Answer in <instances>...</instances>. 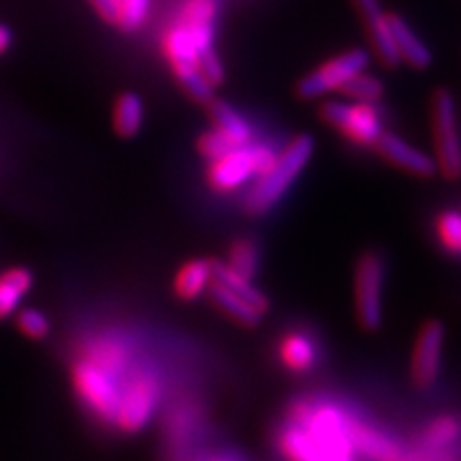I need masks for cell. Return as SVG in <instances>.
<instances>
[{"label": "cell", "mask_w": 461, "mask_h": 461, "mask_svg": "<svg viewBox=\"0 0 461 461\" xmlns=\"http://www.w3.org/2000/svg\"><path fill=\"white\" fill-rule=\"evenodd\" d=\"M447 330L440 321H428L420 327L412 350L411 376L417 389H429L440 374L442 346H445Z\"/></svg>", "instance_id": "9c48e42d"}, {"label": "cell", "mask_w": 461, "mask_h": 461, "mask_svg": "<svg viewBox=\"0 0 461 461\" xmlns=\"http://www.w3.org/2000/svg\"><path fill=\"white\" fill-rule=\"evenodd\" d=\"M350 440H353L355 451H359L363 457L372 461H395L402 455V448L393 440H389L376 429L363 428L359 423H355Z\"/></svg>", "instance_id": "d6986e66"}, {"label": "cell", "mask_w": 461, "mask_h": 461, "mask_svg": "<svg viewBox=\"0 0 461 461\" xmlns=\"http://www.w3.org/2000/svg\"><path fill=\"white\" fill-rule=\"evenodd\" d=\"M370 54L366 50H348L316 67L297 84V96L303 101H316L330 92H339L355 75L366 71Z\"/></svg>", "instance_id": "52a82bcc"}, {"label": "cell", "mask_w": 461, "mask_h": 461, "mask_svg": "<svg viewBox=\"0 0 461 461\" xmlns=\"http://www.w3.org/2000/svg\"><path fill=\"white\" fill-rule=\"evenodd\" d=\"M278 447L288 461H327L319 442L295 420L280 431Z\"/></svg>", "instance_id": "9a60e30c"}, {"label": "cell", "mask_w": 461, "mask_h": 461, "mask_svg": "<svg viewBox=\"0 0 461 461\" xmlns=\"http://www.w3.org/2000/svg\"><path fill=\"white\" fill-rule=\"evenodd\" d=\"M342 95L348 101H359V103H378L384 95V84L383 79L376 75H370L367 71H361L355 75L348 84L344 86Z\"/></svg>", "instance_id": "603a6c76"}, {"label": "cell", "mask_w": 461, "mask_h": 461, "mask_svg": "<svg viewBox=\"0 0 461 461\" xmlns=\"http://www.w3.org/2000/svg\"><path fill=\"white\" fill-rule=\"evenodd\" d=\"M278 152L267 143L250 141L248 146L235 148L214 160L207 167V184L216 193H233L250 180L252 176H263L274 165Z\"/></svg>", "instance_id": "3957f363"}, {"label": "cell", "mask_w": 461, "mask_h": 461, "mask_svg": "<svg viewBox=\"0 0 461 461\" xmlns=\"http://www.w3.org/2000/svg\"><path fill=\"white\" fill-rule=\"evenodd\" d=\"M212 461H224V459H212Z\"/></svg>", "instance_id": "1f68e13d"}, {"label": "cell", "mask_w": 461, "mask_h": 461, "mask_svg": "<svg viewBox=\"0 0 461 461\" xmlns=\"http://www.w3.org/2000/svg\"><path fill=\"white\" fill-rule=\"evenodd\" d=\"M383 255L376 250L363 252L355 267V308L357 321L366 331H378L383 325V291H384Z\"/></svg>", "instance_id": "8992f818"}, {"label": "cell", "mask_w": 461, "mask_h": 461, "mask_svg": "<svg viewBox=\"0 0 461 461\" xmlns=\"http://www.w3.org/2000/svg\"><path fill=\"white\" fill-rule=\"evenodd\" d=\"M207 112H210L212 129L221 132L233 148L248 146L252 141V129L246 122V118L238 109H233L227 101H214L207 103Z\"/></svg>", "instance_id": "4fadbf2b"}, {"label": "cell", "mask_w": 461, "mask_h": 461, "mask_svg": "<svg viewBox=\"0 0 461 461\" xmlns=\"http://www.w3.org/2000/svg\"><path fill=\"white\" fill-rule=\"evenodd\" d=\"M212 280L218 282V285H222L224 288H229L230 293H235V295L244 299V302L250 303L252 308H257L261 314H265L269 310V299L265 297L255 285H252V280L235 274L233 269H229L224 263L212 261Z\"/></svg>", "instance_id": "ac0fdd59"}, {"label": "cell", "mask_w": 461, "mask_h": 461, "mask_svg": "<svg viewBox=\"0 0 461 461\" xmlns=\"http://www.w3.org/2000/svg\"><path fill=\"white\" fill-rule=\"evenodd\" d=\"M280 363L293 374H305L316 366V346L305 333H288L278 346Z\"/></svg>", "instance_id": "e0dca14e"}, {"label": "cell", "mask_w": 461, "mask_h": 461, "mask_svg": "<svg viewBox=\"0 0 461 461\" xmlns=\"http://www.w3.org/2000/svg\"><path fill=\"white\" fill-rule=\"evenodd\" d=\"M366 26H367V32H370L372 48H374V51H376L378 60L389 68L400 67L402 60H400V54H397L393 34H391L387 11H380L378 15L366 20Z\"/></svg>", "instance_id": "ffe728a7"}, {"label": "cell", "mask_w": 461, "mask_h": 461, "mask_svg": "<svg viewBox=\"0 0 461 461\" xmlns=\"http://www.w3.org/2000/svg\"><path fill=\"white\" fill-rule=\"evenodd\" d=\"M431 129H434L436 169L447 180L461 177V143L457 132L455 99L445 88L436 90L431 96Z\"/></svg>", "instance_id": "5b68a950"}, {"label": "cell", "mask_w": 461, "mask_h": 461, "mask_svg": "<svg viewBox=\"0 0 461 461\" xmlns=\"http://www.w3.org/2000/svg\"><path fill=\"white\" fill-rule=\"evenodd\" d=\"M210 288H212L210 295L214 299V303L222 310L224 314H229L235 322H240V325L244 327H257L258 322H261L263 314L258 312L257 308H252L250 303L244 302V299L235 295V293H230L229 288H224L214 280H212Z\"/></svg>", "instance_id": "44dd1931"}, {"label": "cell", "mask_w": 461, "mask_h": 461, "mask_svg": "<svg viewBox=\"0 0 461 461\" xmlns=\"http://www.w3.org/2000/svg\"><path fill=\"white\" fill-rule=\"evenodd\" d=\"M88 3L103 22H107V24H112V26H118L120 9H118V3H115V0H88Z\"/></svg>", "instance_id": "83f0119b"}, {"label": "cell", "mask_w": 461, "mask_h": 461, "mask_svg": "<svg viewBox=\"0 0 461 461\" xmlns=\"http://www.w3.org/2000/svg\"><path fill=\"white\" fill-rule=\"evenodd\" d=\"M436 238L448 255H461V212H442L436 218Z\"/></svg>", "instance_id": "d4e9b609"}, {"label": "cell", "mask_w": 461, "mask_h": 461, "mask_svg": "<svg viewBox=\"0 0 461 461\" xmlns=\"http://www.w3.org/2000/svg\"><path fill=\"white\" fill-rule=\"evenodd\" d=\"M71 383L75 393L96 419L115 425V414H118L120 395L124 387L122 378L107 372L105 367L84 355L73 361Z\"/></svg>", "instance_id": "7a4b0ae2"}, {"label": "cell", "mask_w": 461, "mask_h": 461, "mask_svg": "<svg viewBox=\"0 0 461 461\" xmlns=\"http://www.w3.org/2000/svg\"><path fill=\"white\" fill-rule=\"evenodd\" d=\"M314 154V140L310 135H297L276 157L274 165L263 176H258L255 186L246 194L244 210L250 216H265L274 210V205L285 197L293 182L302 176L305 165Z\"/></svg>", "instance_id": "6da1fadb"}, {"label": "cell", "mask_w": 461, "mask_h": 461, "mask_svg": "<svg viewBox=\"0 0 461 461\" xmlns=\"http://www.w3.org/2000/svg\"><path fill=\"white\" fill-rule=\"evenodd\" d=\"M235 274L252 280L258 269V248L252 240H238L229 250V261L224 263Z\"/></svg>", "instance_id": "cb8c5ba5"}, {"label": "cell", "mask_w": 461, "mask_h": 461, "mask_svg": "<svg viewBox=\"0 0 461 461\" xmlns=\"http://www.w3.org/2000/svg\"><path fill=\"white\" fill-rule=\"evenodd\" d=\"M143 120H146V109H143L141 96L137 92H122L115 99L112 113L115 135L122 140H132L143 129Z\"/></svg>", "instance_id": "2e32d148"}, {"label": "cell", "mask_w": 461, "mask_h": 461, "mask_svg": "<svg viewBox=\"0 0 461 461\" xmlns=\"http://www.w3.org/2000/svg\"><path fill=\"white\" fill-rule=\"evenodd\" d=\"M389 26L400 60L417 68V71L428 68L431 65V51L428 45L420 41L419 34L412 31V26L397 14H389Z\"/></svg>", "instance_id": "8fae6325"}, {"label": "cell", "mask_w": 461, "mask_h": 461, "mask_svg": "<svg viewBox=\"0 0 461 461\" xmlns=\"http://www.w3.org/2000/svg\"><path fill=\"white\" fill-rule=\"evenodd\" d=\"M374 148H378L380 157L387 158L391 165L400 167V169L412 173L417 177H431L438 171L436 160L429 154L411 146V143H406L402 137L393 135V132H383Z\"/></svg>", "instance_id": "30bf717a"}, {"label": "cell", "mask_w": 461, "mask_h": 461, "mask_svg": "<svg viewBox=\"0 0 461 461\" xmlns=\"http://www.w3.org/2000/svg\"><path fill=\"white\" fill-rule=\"evenodd\" d=\"M15 325H17V330H20L22 336L32 339V342H41V339L48 338L51 331L50 319L37 308L20 310V312H17Z\"/></svg>", "instance_id": "484cf974"}, {"label": "cell", "mask_w": 461, "mask_h": 461, "mask_svg": "<svg viewBox=\"0 0 461 461\" xmlns=\"http://www.w3.org/2000/svg\"><path fill=\"white\" fill-rule=\"evenodd\" d=\"M353 5L357 7V11H359V15L363 17V22L370 20V17L378 15L380 11H383V7H380L378 0H353Z\"/></svg>", "instance_id": "f546056e"}, {"label": "cell", "mask_w": 461, "mask_h": 461, "mask_svg": "<svg viewBox=\"0 0 461 461\" xmlns=\"http://www.w3.org/2000/svg\"><path fill=\"white\" fill-rule=\"evenodd\" d=\"M149 9H152V0H124L120 7L118 26L122 32H135L148 22Z\"/></svg>", "instance_id": "4316f807"}, {"label": "cell", "mask_w": 461, "mask_h": 461, "mask_svg": "<svg viewBox=\"0 0 461 461\" xmlns=\"http://www.w3.org/2000/svg\"><path fill=\"white\" fill-rule=\"evenodd\" d=\"M322 122L333 126L339 135L361 148H374L383 135V113L376 103L325 101L319 109Z\"/></svg>", "instance_id": "277c9868"}, {"label": "cell", "mask_w": 461, "mask_h": 461, "mask_svg": "<svg viewBox=\"0 0 461 461\" xmlns=\"http://www.w3.org/2000/svg\"><path fill=\"white\" fill-rule=\"evenodd\" d=\"M461 436V423L455 417H438L420 436V445L428 451H445Z\"/></svg>", "instance_id": "7402d4cb"}, {"label": "cell", "mask_w": 461, "mask_h": 461, "mask_svg": "<svg viewBox=\"0 0 461 461\" xmlns=\"http://www.w3.org/2000/svg\"><path fill=\"white\" fill-rule=\"evenodd\" d=\"M160 397V384L152 370H140L126 380L120 395L115 425L126 434H137L152 419Z\"/></svg>", "instance_id": "ba28073f"}, {"label": "cell", "mask_w": 461, "mask_h": 461, "mask_svg": "<svg viewBox=\"0 0 461 461\" xmlns=\"http://www.w3.org/2000/svg\"><path fill=\"white\" fill-rule=\"evenodd\" d=\"M212 285V261L210 258H193L177 269L173 280V293L182 302H194Z\"/></svg>", "instance_id": "5bb4252c"}, {"label": "cell", "mask_w": 461, "mask_h": 461, "mask_svg": "<svg viewBox=\"0 0 461 461\" xmlns=\"http://www.w3.org/2000/svg\"><path fill=\"white\" fill-rule=\"evenodd\" d=\"M34 285V274L31 267L24 265H14L0 272V321H7L14 316L31 293Z\"/></svg>", "instance_id": "7c38bea8"}, {"label": "cell", "mask_w": 461, "mask_h": 461, "mask_svg": "<svg viewBox=\"0 0 461 461\" xmlns=\"http://www.w3.org/2000/svg\"><path fill=\"white\" fill-rule=\"evenodd\" d=\"M14 43V32H11L9 26L0 24V56H5Z\"/></svg>", "instance_id": "4dcf8cb0"}, {"label": "cell", "mask_w": 461, "mask_h": 461, "mask_svg": "<svg viewBox=\"0 0 461 461\" xmlns=\"http://www.w3.org/2000/svg\"><path fill=\"white\" fill-rule=\"evenodd\" d=\"M395 461H451V457H447L442 451H428V448H423L420 453H414V455H400Z\"/></svg>", "instance_id": "f1b7e54d"}]
</instances>
